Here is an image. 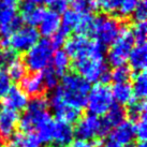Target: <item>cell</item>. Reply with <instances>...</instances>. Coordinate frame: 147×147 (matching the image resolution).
Segmentation results:
<instances>
[{
    "instance_id": "6",
    "label": "cell",
    "mask_w": 147,
    "mask_h": 147,
    "mask_svg": "<svg viewBox=\"0 0 147 147\" xmlns=\"http://www.w3.org/2000/svg\"><path fill=\"white\" fill-rule=\"evenodd\" d=\"M134 39L129 27L123 26L117 39L111 45L107 53V61L113 68L125 65L128 61V57L131 49L134 46Z\"/></svg>"
},
{
    "instance_id": "15",
    "label": "cell",
    "mask_w": 147,
    "mask_h": 147,
    "mask_svg": "<svg viewBox=\"0 0 147 147\" xmlns=\"http://www.w3.org/2000/svg\"><path fill=\"white\" fill-rule=\"evenodd\" d=\"M135 139L134 123L131 120H125L116 126L110 134V140L121 146L131 145Z\"/></svg>"
},
{
    "instance_id": "2",
    "label": "cell",
    "mask_w": 147,
    "mask_h": 147,
    "mask_svg": "<svg viewBox=\"0 0 147 147\" xmlns=\"http://www.w3.org/2000/svg\"><path fill=\"white\" fill-rule=\"evenodd\" d=\"M90 88L91 87L89 83L76 73L65 74L61 80V84L56 87L63 101L80 111L86 107Z\"/></svg>"
},
{
    "instance_id": "7",
    "label": "cell",
    "mask_w": 147,
    "mask_h": 147,
    "mask_svg": "<svg viewBox=\"0 0 147 147\" xmlns=\"http://www.w3.org/2000/svg\"><path fill=\"white\" fill-rule=\"evenodd\" d=\"M73 130L74 135L78 140H84L88 142L105 138L111 131L104 123L103 119L91 114H87L78 119L75 129Z\"/></svg>"
},
{
    "instance_id": "46",
    "label": "cell",
    "mask_w": 147,
    "mask_h": 147,
    "mask_svg": "<svg viewBox=\"0 0 147 147\" xmlns=\"http://www.w3.org/2000/svg\"><path fill=\"white\" fill-rule=\"evenodd\" d=\"M135 147H147V146H146V144H145V142H139L138 145Z\"/></svg>"
},
{
    "instance_id": "8",
    "label": "cell",
    "mask_w": 147,
    "mask_h": 147,
    "mask_svg": "<svg viewBox=\"0 0 147 147\" xmlns=\"http://www.w3.org/2000/svg\"><path fill=\"white\" fill-rule=\"evenodd\" d=\"M113 104L114 100L109 86L97 83L92 88H90L86 103L88 114L98 117L103 116L107 113V111L113 106Z\"/></svg>"
},
{
    "instance_id": "35",
    "label": "cell",
    "mask_w": 147,
    "mask_h": 147,
    "mask_svg": "<svg viewBox=\"0 0 147 147\" xmlns=\"http://www.w3.org/2000/svg\"><path fill=\"white\" fill-rule=\"evenodd\" d=\"M132 16L134 18L136 23L140 22H145L147 17V5L145 3V0H140L136 7H135L134 11L132 13Z\"/></svg>"
},
{
    "instance_id": "16",
    "label": "cell",
    "mask_w": 147,
    "mask_h": 147,
    "mask_svg": "<svg viewBox=\"0 0 147 147\" xmlns=\"http://www.w3.org/2000/svg\"><path fill=\"white\" fill-rule=\"evenodd\" d=\"M28 102V96L18 86H11V88L3 97L4 107H8L15 112L25 110Z\"/></svg>"
},
{
    "instance_id": "31",
    "label": "cell",
    "mask_w": 147,
    "mask_h": 147,
    "mask_svg": "<svg viewBox=\"0 0 147 147\" xmlns=\"http://www.w3.org/2000/svg\"><path fill=\"white\" fill-rule=\"evenodd\" d=\"M131 32L136 44H145L147 36V25L146 22H140L134 25V27L131 29Z\"/></svg>"
},
{
    "instance_id": "37",
    "label": "cell",
    "mask_w": 147,
    "mask_h": 147,
    "mask_svg": "<svg viewBox=\"0 0 147 147\" xmlns=\"http://www.w3.org/2000/svg\"><path fill=\"white\" fill-rule=\"evenodd\" d=\"M68 34L65 30H62L61 28H59L56 31V33H54L53 36L51 37V44L53 45L54 49H58L62 45L65 44V42L67 41V38H68Z\"/></svg>"
},
{
    "instance_id": "28",
    "label": "cell",
    "mask_w": 147,
    "mask_h": 147,
    "mask_svg": "<svg viewBox=\"0 0 147 147\" xmlns=\"http://www.w3.org/2000/svg\"><path fill=\"white\" fill-rule=\"evenodd\" d=\"M128 111L126 114L130 117L131 121H136L143 114L146 113V101L141 99H133L128 104Z\"/></svg>"
},
{
    "instance_id": "29",
    "label": "cell",
    "mask_w": 147,
    "mask_h": 147,
    "mask_svg": "<svg viewBox=\"0 0 147 147\" xmlns=\"http://www.w3.org/2000/svg\"><path fill=\"white\" fill-rule=\"evenodd\" d=\"M43 83H44L45 89H55L59 82V75H58L53 68H46L44 71L41 72Z\"/></svg>"
},
{
    "instance_id": "10",
    "label": "cell",
    "mask_w": 147,
    "mask_h": 147,
    "mask_svg": "<svg viewBox=\"0 0 147 147\" xmlns=\"http://www.w3.org/2000/svg\"><path fill=\"white\" fill-rule=\"evenodd\" d=\"M49 106L52 109L55 117L59 121H63L71 125L73 123H76L81 116V111L67 104L56 88L49 97Z\"/></svg>"
},
{
    "instance_id": "24",
    "label": "cell",
    "mask_w": 147,
    "mask_h": 147,
    "mask_svg": "<svg viewBox=\"0 0 147 147\" xmlns=\"http://www.w3.org/2000/svg\"><path fill=\"white\" fill-rule=\"evenodd\" d=\"M81 16H82V14L74 11L73 9L65 10V12L62 13V16L60 17V28L65 30L67 33L75 31V29L80 23Z\"/></svg>"
},
{
    "instance_id": "26",
    "label": "cell",
    "mask_w": 147,
    "mask_h": 147,
    "mask_svg": "<svg viewBox=\"0 0 147 147\" xmlns=\"http://www.w3.org/2000/svg\"><path fill=\"white\" fill-rule=\"evenodd\" d=\"M132 87V92L134 99H141L144 100L147 94V76L145 71L143 72H138V74L133 78V84Z\"/></svg>"
},
{
    "instance_id": "13",
    "label": "cell",
    "mask_w": 147,
    "mask_h": 147,
    "mask_svg": "<svg viewBox=\"0 0 147 147\" xmlns=\"http://www.w3.org/2000/svg\"><path fill=\"white\" fill-rule=\"evenodd\" d=\"M20 121L18 112L8 107H0V136L2 139H10L16 131Z\"/></svg>"
},
{
    "instance_id": "1",
    "label": "cell",
    "mask_w": 147,
    "mask_h": 147,
    "mask_svg": "<svg viewBox=\"0 0 147 147\" xmlns=\"http://www.w3.org/2000/svg\"><path fill=\"white\" fill-rule=\"evenodd\" d=\"M76 74L89 83L106 85L111 82V71L107 68L104 57V47L94 40V44L89 53L74 60Z\"/></svg>"
},
{
    "instance_id": "41",
    "label": "cell",
    "mask_w": 147,
    "mask_h": 147,
    "mask_svg": "<svg viewBox=\"0 0 147 147\" xmlns=\"http://www.w3.org/2000/svg\"><path fill=\"white\" fill-rule=\"evenodd\" d=\"M68 147H94V145H92L91 142L78 139L76 141H72V142L68 145Z\"/></svg>"
},
{
    "instance_id": "23",
    "label": "cell",
    "mask_w": 147,
    "mask_h": 147,
    "mask_svg": "<svg viewBox=\"0 0 147 147\" xmlns=\"http://www.w3.org/2000/svg\"><path fill=\"white\" fill-rule=\"evenodd\" d=\"M126 111L123 106L114 103L113 106L107 111V113L104 115L105 117L103 119V121L107 126V128L112 130L116 126H118L119 123H121L126 120Z\"/></svg>"
},
{
    "instance_id": "4",
    "label": "cell",
    "mask_w": 147,
    "mask_h": 147,
    "mask_svg": "<svg viewBox=\"0 0 147 147\" xmlns=\"http://www.w3.org/2000/svg\"><path fill=\"white\" fill-rule=\"evenodd\" d=\"M54 55V47L49 40L43 39L26 52L24 63L26 68L33 73H39L49 68Z\"/></svg>"
},
{
    "instance_id": "30",
    "label": "cell",
    "mask_w": 147,
    "mask_h": 147,
    "mask_svg": "<svg viewBox=\"0 0 147 147\" xmlns=\"http://www.w3.org/2000/svg\"><path fill=\"white\" fill-rule=\"evenodd\" d=\"M131 69L126 65H120L111 72V81H114L115 83H127L130 80Z\"/></svg>"
},
{
    "instance_id": "19",
    "label": "cell",
    "mask_w": 147,
    "mask_h": 147,
    "mask_svg": "<svg viewBox=\"0 0 147 147\" xmlns=\"http://www.w3.org/2000/svg\"><path fill=\"white\" fill-rule=\"evenodd\" d=\"M39 27H40V31H39L40 34H42L43 37L51 38L60 28V15L52 10L49 11L45 10L43 17L39 24Z\"/></svg>"
},
{
    "instance_id": "38",
    "label": "cell",
    "mask_w": 147,
    "mask_h": 147,
    "mask_svg": "<svg viewBox=\"0 0 147 147\" xmlns=\"http://www.w3.org/2000/svg\"><path fill=\"white\" fill-rule=\"evenodd\" d=\"M121 2H123V0H101L99 5H101V8L106 13L116 14Z\"/></svg>"
},
{
    "instance_id": "44",
    "label": "cell",
    "mask_w": 147,
    "mask_h": 147,
    "mask_svg": "<svg viewBox=\"0 0 147 147\" xmlns=\"http://www.w3.org/2000/svg\"><path fill=\"white\" fill-rule=\"evenodd\" d=\"M87 1H88V2H90V3L94 5V8L97 9L99 7V3H100V1H101V0H87Z\"/></svg>"
},
{
    "instance_id": "25",
    "label": "cell",
    "mask_w": 147,
    "mask_h": 147,
    "mask_svg": "<svg viewBox=\"0 0 147 147\" xmlns=\"http://www.w3.org/2000/svg\"><path fill=\"white\" fill-rule=\"evenodd\" d=\"M52 62H53V69L55 72L59 75L62 76L67 74L68 70L70 68V57L67 55L65 51L59 49L56 53H54L53 58H52Z\"/></svg>"
},
{
    "instance_id": "3",
    "label": "cell",
    "mask_w": 147,
    "mask_h": 147,
    "mask_svg": "<svg viewBox=\"0 0 147 147\" xmlns=\"http://www.w3.org/2000/svg\"><path fill=\"white\" fill-rule=\"evenodd\" d=\"M49 101L46 98L39 96L33 97L28 102L24 114L20 116L18 127L23 133H32L41 126L49 121L52 117L49 114Z\"/></svg>"
},
{
    "instance_id": "33",
    "label": "cell",
    "mask_w": 147,
    "mask_h": 147,
    "mask_svg": "<svg viewBox=\"0 0 147 147\" xmlns=\"http://www.w3.org/2000/svg\"><path fill=\"white\" fill-rule=\"evenodd\" d=\"M139 0H123V2L119 7L116 15H118L121 18H126L132 15Z\"/></svg>"
},
{
    "instance_id": "22",
    "label": "cell",
    "mask_w": 147,
    "mask_h": 147,
    "mask_svg": "<svg viewBox=\"0 0 147 147\" xmlns=\"http://www.w3.org/2000/svg\"><path fill=\"white\" fill-rule=\"evenodd\" d=\"M13 147H41V142L36 133L15 132L10 138Z\"/></svg>"
},
{
    "instance_id": "45",
    "label": "cell",
    "mask_w": 147,
    "mask_h": 147,
    "mask_svg": "<svg viewBox=\"0 0 147 147\" xmlns=\"http://www.w3.org/2000/svg\"><path fill=\"white\" fill-rule=\"evenodd\" d=\"M25 1H29V2H31V3H34V4H39L43 2V0H25Z\"/></svg>"
},
{
    "instance_id": "47",
    "label": "cell",
    "mask_w": 147,
    "mask_h": 147,
    "mask_svg": "<svg viewBox=\"0 0 147 147\" xmlns=\"http://www.w3.org/2000/svg\"><path fill=\"white\" fill-rule=\"evenodd\" d=\"M3 146V139L0 136V147H2Z\"/></svg>"
},
{
    "instance_id": "48",
    "label": "cell",
    "mask_w": 147,
    "mask_h": 147,
    "mask_svg": "<svg viewBox=\"0 0 147 147\" xmlns=\"http://www.w3.org/2000/svg\"><path fill=\"white\" fill-rule=\"evenodd\" d=\"M65 2H68V1H74V0H65Z\"/></svg>"
},
{
    "instance_id": "39",
    "label": "cell",
    "mask_w": 147,
    "mask_h": 147,
    "mask_svg": "<svg viewBox=\"0 0 147 147\" xmlns=\"http://www.w3.org/2000/svg\"><path fill=\"white\" fill-rule=\"evenodd\" d=\"M11 80L4 70L0 69V98H3L11 88Z\"/></svg>"
},
{
    "instance_id": "34",
    "label": "cell",
    "mask_w": 147,
    "mask_h": 147,
    "mask_svg": "<svg viewBox=\"0 0 147 147\" xmlns=\"http://www.w3.org/2000/svg\"><path fill=\"white\" fill-rule=\"evenodd\" d=\"M16 58V53L12 49L0 47V65L1 67H8Z\"/></svg>"
},
{
    "instance_id": "9",
    "label": "cell",
    "mask_w": 147,
    "mask_h": 147,
    "mask_svg": "<svg viewBox=\"0 0 147 147\" xmlns=\"http://www.w3.org/2000/svg\"><path fill=\"white\" fill-rule=\"evenodd\" d=\"M39 38L40 33L34 27H21L8 38L9 47L12 49L15 53L27 52L39 41Z\"/></svg>"
},
{
    "instance_id": "42",
    "label": "cell",
    "mask_w": 147,
    "mask_h": 147,
    "mask_svg": "<svg viewBox=\"0 0 147 147\" xmlns=\"http://www.w3.org/2000/svg\"><path fill=\"white\" fill-rule=\"evenodd\" d=\"M100 147H132L131 145H128V146H121V145H119V144L115 143L114 141H112V140H106L105 142H103L101 143Z\"/></svg>"
},
{
    "instance_id": "5",
    "label": "cell",
    "mask_w": 147,
    "mask_h": 147,
    "mask_svg": "<svg viewBox=\"0 0 147 147\" xmlns=\"http://www.w3.org/2000/svg\"><path fill=\"white\" fill-rule=\"evenodd\" d=\"M121 25L116 17L107 15H98L92 20V27L90 34L103 47L112 45L117 39Z\"/></svg>"
},
{
    "instance_id": "11",
    "label": "cell",
    "mask_w": 147,
    "mask_h": 147,
    "mask_svg": "<svg viewBox=\"0 0 147 147\" xmlns=\"http://www.w3.org/2000/svg\"><path fill=\"white\" fill-rule=\"evenodd\" d=\"M21 16H17L15 8L0 5V36L9 38L22 27Z\"/></svg>"
},
{
    "instance_id": "18",
    "label": "cell",
    "mask_w": 147,
    "mask_h": 147,
    "mask_svg": "<svg viewBox=\"0 0 147 147\" xmlns=\"http://www.w3.org/2000/svg\"><path fill=\"white\" fill-rule=\"evenodd\" d=\"M22 82V89L27 96L39 97L44 92L45 86L43 83L41 73H33L30 75H26Z\"/></svg>"
},
{
    "instance_id": "40",
    "label": "cell",
    "mask_w": 147,
    "mask_h": 147,
    "mask_svg": "<svg viewBox=\"0 0 147 147\" xmlns=\"http://www.w3.org/2000/svg\"><path fill=\"white\" fill-rule=\"evenodd\" d=\"M43 2L49 5L51 10L54 12L61 14L67 10V3L65 0H43Z\"/></svg>"
},
{
    "instance_id": "43",
    "label": "cell",
    "mask_w": 147,
    "mask_h": 147,
    "mask_svg": "<svg viewBox=\"0 0 147 147\" xmlns=\"http://www.w3.org/2000/svg\"><path fill=\"white\" fill-rule=\"evenodd\" d=\"M1 1H2L3 5H7V7H10V8H15L18 4L20 0H1Z\"/></svg>"
},
{
    "instance_id": "36",
    "label": "cell",
    "mask_w": 147,
    "mask_h": 147,
    "mask_svg": "<svg viewBox=\"0 0 147 147\" xmlns=\"http://www.w3.org/2000/svg\"><path fill=\"white\" fill-rule=\"evenodd\" d=\"M72 2H73V4H72L73 10L80 13V14H88V13H91V11H94L96 9L87 0H74Z\"/></svg>"
},
{
    "instance_id": "50",
    "label": "cell",
    "mask_w": 147,
    "mask_h": 147,
    "mask_svg": "<svg viewBox=\"0 0 147 147\" xmlns=\"http://www.w3.org/2000/svg\"><path fill=\"white\" fill-rule=\"evenodd\" d=\"M55 147H58V146H55Z\"/></svg>"
},
{
    "instance_id": "21",
    "label": "cell",
    "mask_w": 147,
    "mask_h": 147,
    "mask_svg": "<svg viewBox=\"0 0 147 147\" xmlns=\"http://www.w3.org/2000/svg\"><path fill=\"white\" fill-rule=\"evenodd\" d=\"M112 97L114 102H116L119 105H125L134 99L133 92H132V87L129 83H115L113 88H111Z\"/></svg>"
},
{
    "instance_id": "27",
    "label": "cell",
    "mask_w": 147,
    "mask_h": 147,
    "mask_svg": "<svg viewBox=\"0 0 147 147\" xmlns=\"http://www.w3.org/2000/svg\"><path fill=\"white\" fill-rule=\"evenodd\" d=\"M5 72H7V74H8V76L10 78L11 81L21 82L22 80L26 76L27 68H26L24 61H22L21 59L16 58L15 60H13L7 67V71Z\"/></svg>"
},
{
    "instance_id": "20",
    "label": "cell",
    "mask_w": 147,
    "mask_h": 147,
    "mask_svg": "<svg viewBox=\"0 0 147 147\" xmlns=\"http://www.w3.org/2000/svg\"><path fill=\"white\" fill-rule=\"evenodd\" d=\"M128 61L130 69L135 72H143L147 65V47L145 44H136L131 49Z\"/></svg>"
},
{
    "instance_id": "12",
    "label": "cell",
    "mask_w": 147,
    "mask_h": 147,
    "mask_svg": "<svg viewBox=\"0 0 147 147\" xmlns=\"http://www.w3.org/2000/svg\"><path fill=\"white\" fill-rule=\"evenodd\" d=\"M94 44V40H89L86 36L74 34L65 42V52L74 60L89 53Z\"/></svg>"
},
{
    "instance_id": "32",
    "label": "cell",
    "mask_w": 147,
    "mask_h": 147,
    "mask_svg": "<svg viewBox=\"0 0 147 147\" xmlns=\"http://www.w3.org/2000/svg\"><path fill=\"white\" fill-rule=\"evenodd\" d=\"M135 138L139 139V142H145L147 139V119L146 113L140 117L134 123Z\"/></svg>"
},
{
    "instance_id": "17",
    "label": "cell",
    "mask_w": 147,
    "mask_h": 147,
    "mask_svg": "<svg viewBox=\"0 0 147 147\" xmlns=\"http://www.w3.org/2000/svg\"><path fill=\"white\" fill-rule=\"evenodd\" d=\"M44 12V9L40 8V7H38L37 4L31 3L29 1H25L21 5L22 21L25 22L30 27L39 26Z\"/></svg>"
},
{
    "instance_id": "14",
    "label": "cell",
    "mask_w": 147,
    "mask_h": 147,
    "mask_svg": "<svg viewBox=\"0 0 147 147\" xmlns=\"http://www.w3.org/2000/svg\"><path fill=\"white\" fill-rule=\"evenodd\" d=\"M74 138V130L70 123L53 120L52 125V143L58 147L68 146Z\"/></svg>"
},
{
    "instance_id": "49",
    "label": "cell",
    "mask_w": 147,
    "mask_h": 147,
    "mask_svg": "<svg viewBox=\"0 0 147 147\" xmlns=\"http://www.w3.org/2000/svg\"><path fill=\"white\" fill-rule=\"evenodd\" d=\"M8 147H13V146H11V145H9V146Z\"/></svg>"
}]
</instances>
